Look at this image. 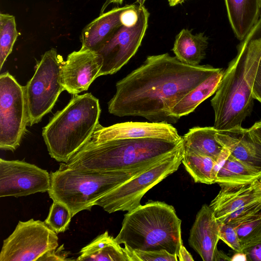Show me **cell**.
<instances>
[{"instance_id": "1", "label": "cell", "mask_w": 261, "mask_h": 261, "mask_svg": "<svg viewBox=\"0 0 261 261\" xmlns=\"http://www.w3.org/2000/svg\"><path fill=\"white\" fill-rule=\"evenodd\" d=\"M221 68L208 65L192 66L165 53L148 56L144 63L117 82L108 102L116 116H140L150 122L175 123L172 114L177 102Z\"/></svg>"}, {"instance_id": "2", "label": "cell", "mask_w": 261, "mask_h": 261, "mask_svg": "<svg viewBox=\"0 0 261 261\" xmlns=\"http://www.w3.org/2000/svg\"><path fill=\"white\" fill-rule=\"evenodd\" d=\"M260 58L261 17L239 45L211 100L217 130L241 125L252 112V86Z\"/></svg>"}, {"instance_id": "3", "label": "cell", "mask_w": 261, "mask_h": 261, "mask_svg": "<svg viewBox=\"0 0 261 261\" xmlns=\"http://www.w3.org/2000/svg\"><path fill=\"white\" fill-rule=\"evenodd\" d=\"M182 147V140L144 138L99 141L91 139L64 164L88 170H124L160 160Z\"/></svg>"}, {"instance_id": "4", "label": "cell", "mask_w": 261, "mask_h": 261, "mask_svg": "<svg viewBox=\"0 0 261 261\" xmlns=\"http://www.w3.org/2000/svg\"><path fill=\"white\" fill-rule=\"evenodd\" d=\"M181 223L173 206L150 201L124 215L115 240L132 249L166 250L178 257L182 245Z\"/></svg>"}, {"instance_id": "5", "label": "cell", "mask_w": 261, "mask_h": 261, "mask_svg": "<svg viewBox=\"0 0 261 261\" xmlns=\"http://www.w3.org/2000/svg\"><path fill=\"white\" fill-rule=\"evenodd\" d=\"M163 159L115 171L84 170L62 163L58 170L50 174L48 193L53 200L65 205L72 217L82 211H90L94 203L105 194Z\"/></svg>"}, {"instance_id": "6", "label": "cell", "mask_w": 261, "mask_h": 261, "mask_svg": "<svg viewBox=\"0 0 261 261\" xmlns=\"http://www.w3.org/2000/svg\"><path fill=\"white\" fill-rule=\"evenodd\" d=\"M100 113L99 100L91 93L74 95L43 128L50 156L67 163L92 137L99 124Z\"/></svg>"}, {"instance_id": "7", "label": "cell", "mask_w": 261, "mask_h": 261, "mask_svg": "<svg viewBox=\"0 0 261 261\" xmlns=\"http://www.w3.org/2000/svg\"><path fill=\"white\" fill-rule=\"evenodd\" d=\"M183 148L165 158L151 168L121 184L97 200L109 213L130 211L141 205L143 196L150 189L175 172L182 163Z\"/></svg>"}, {"instance_id": "8", "label": "cell", "mask_w": 261, "mask_h": 261, "mask_svg": "<svg viewBox=\"0 0 261 261\" xmlns=\"http://www.w3.org/2000/svg\"><path fill=\"white\" fill-rule=\"evenodd\" d=\"M62 56L55 48L46 51L25 88L29 124L38 123L54 108L64 90L61 79Z\"/></svg>"}, {"instance_id": "9", "label": "cell", "mask_w": 261, "mask_h": 261, "mask_svg": "<svg viewBox=\"0 0 261 261\" xmlns=\"http://www.w3.org/2000/svg\"><path fill=\"white\" fill-rule=\"evenodd\" d=\"M29 123L25 88L9 72L0 75V148L14 151Z\"/></svg>"}, {"instance_id": "10", "label": "cell", "mask_w": 261, "mask_h": 261, "mask_svg": "<svg viewBox=\"0 0 261 261\" xmlns=\"http://www.w3.org/2000/svg\"><path fill=\"white\" fill-rule=\"evenodd\" d=\"M58 245L57 233L44 221L33 219L19 221L14 231L3 241L0 261H37Z\"/></svg>"}, {"instance_id": "11", "label": "cell", "mask_w": 261, "mask_h": 261, "mask_svg": "<svg viewBox=\"0 0 261 261\" xmlns=\"http://www.w3.org/2000/svg\"><path fill=\"white\" fill-rule=\"evenodd\" d=\"M149 13L139 5L138 18L131 26L122 25L97 52L103 59L99 76L119 71L135 55L140 46L148 25Z\"/></svg>"}, {"instance_id": "12", "label": "cell", "mask_w": 261, "mask_h": 261, "mask_svg": "<svg viewBox=\"0 0 261 261\" xmlns=\"http://www.w3.org/2000/svg\"><path fill=\"white\" fill-rule=\"evenodd\" d=\"M50 175L45 170L19 160H0V197H22L48 192Z\"/></svg>"}, {"instance_id": "13", "label": "cell", "mask_w": 261, "mask_h": 261, "mask_svg": "<svg viewBox=\"0 0 261 261\" xmlns=\"http://www.w3.org/2000/svg\"><path fill=\"white\" fill-rule=\"evenodd\" d=\"M103 65L101 56L96 51L81 48L68 55L61 66V79L64 90L77 95L87 91L99 76Z\"/></svg>"}, {"instance_id": "14", "label": "cell", "mask_w": 261, "mask_h": 261, "mask_svg": "<svg viewBox=\"0 0 261 261\" xmlns=\"http://www.w3.org/2000/svg\"><path fill=\"white\" fill-rule=\"evenodd\" d=\"M144 138H158L173 141L182 140L176 129L165 122H126L108 127L99 124L91 139L101 141Z\"/></svg>"}, {"instance_id": "15", "label": "cell", "mask_w": 261, "mask_h": 261, "mask_svg": "<svg viewBox=\"0 0 261 261\" xmlns=\"http://www.w3.org/2000/svg\"><path fill=\"white\" fill-rule=\"evenodd\" d=\"M221 189L209 206L219 223L235 211L261 199L259 179L242 184H220Z\"/></svg>"}, {"instance_id": "16", "label": "cell", "mask_w": 261, "mask_h": 261, "mask_svg": "<svg viewBox=\"0 0 261 261\" xmlns=\"http://www.w3.org/2000/svg\"><path fill=\"white\" fill-rule=\"evenodd\" d=\"M219 240V223L209 205L204 204L190 229L189 244L203 261H214Z\"/></svg>"}, {"instance_id": "17", "label": "cell", "mask_w": 261, "mask_h": 261, "mask_svg": "<svg viewBox=\"0 0 261 261\" xmlns=\"http://www.w3.org/2000/svg\"><path fill=\"white\" fill-rule=\"evenodd\" d=\"M217 141L230 155L261 171V144L241 125L216 133Z\"/></svg>"}, {"instance_id": "18", "label": "cell", "mask_w": 261, "mask_h": 261, "mask_svg": "<svg viewBox=\"0 0 261 261\" xmlns=\"http://www.w3.org/2000/svg\"><path fill=\"white\" fill-rule=\"evenodd\" d=\"M128 5L115 7L101 13L83 30L82 48L98 51L122 25L121 15Z\"/></svg>"}, {"instance_id": "19", "label": "cell", "mask_w": 261, "mask_h": 261, "mask_svg": "<svg viewBox=\"0 0 261 261\" xmlns=\"http://www.w3.org/2000/svg\"><path fill=\"white\" fill-rule=\"evenodd\" d=\"M215 183L242 184L259 179L261 171L232 156L224 148L214 169Z\"/></svg>"}, {"instance_id": "20", "label": "cell", "mask_w": 261, "mask_h": 261, "mask_svg": "<svg viewBox=\"0 0 261 261\" xmlns=\"http://www.w3.org/2000/svg\"><path fill=\"white\" fill-rule=\"evenodd\" d=\"M224 1L233 33L242 41L260 18V0Z\"/></svg>"}, {"instance_id": "21", "label": "cell", "mask_w": 261, "mask_h": 261, "mask_svg": "<svg viewBox=\"0 0 261 261\" xmlns=\"http://www.w3.org/2000/svg\"><path fill=\"white\" fill-rule=\"evenodd\" d=\"M208 38L203 33H192L183 29L176 36L172 51L180 62L192 66H197L206 55Z\"/></svg>"}, {"instance_id": "22", "label": "cell", "mask_w": 261, "mask_h": 261, "mask_svg": "<svg viewBox=\"0 0 261 261\" xmlns=\"http://www.w3.org/2000/svg\"><path fill=\"white\" fill-rule=\"evenodd\" d=\"M79 253L76 260L129 261L124 248L107 231L95 238Z\"/></svg>"}, {"instance_id": "23", "label": "cell", "mask_w": 261, "mask_h": 261, "mask_svg": "<svg viewBox=\"0 0 261 261\" xmlns=\"http://www.w3.org/2000/svg\"><path fill=\"white\" fill-rule=\"evenodd\" d=\"M214 126L194 127L182 137L184 152H192L217 160L224 148L216 138Z\"/></svg>"}, {"instance_id": "24", "label": "cell", "mask_w": 261, "mask_h": 261, "mask_svg": "<svg viewBox=\"0 0 261 261\" xmlns=\"http://www.w3.org/2000/svg\"><path fill=\"white\" fill-rule=\"evenodd\" d=\"M224 71L221 68L182 97L172 109L173 116L178 120L181 117L193 112L201 103L215 93Z\"/></svg>"}, {"instance_id": "25", "label": "cell", "mask_w": 261, "mask_h": 261, "mask_svg": "<svg viewBox=\"0 0 261 261\" xmlns=\"http://www.w3.org/2000/svg\"><path fill=\"white\" fill-rule=\"evenodd\" d=\"M216 160L192 152H184L182 163L195 182L207 185L215 183L214 169Z\"/></svg>"}, {"instance_id": "26", "label": "cell", "mask_w": 261, "mask_h": 261, "mask_svg": "<svg viewBox=\"0 0 261 261\" xmlns=\"http://www.w3.org/2000/svg\"><path fill=\"white\" fill-rule=\"evenodd\" d=\"M15 17L0 13V69L11 53L14 44L19 36Z\"/></svg>"}, {"instance_id": "27", "label": "cell", "mask_w": 261, "mask_h": 261, "mask_svg": "<svg viewBox=\"0 0 261 261\" xmlns=\"http://www.w3.org/2000/svg\"><path fill=\"white\" fill-rule=\"evenodd\" d=\"M231 225L236 229L242 249L261 240V212Z\"/></svg>"}, {"instance_id": "28", "label": "cell", "mask_w": 261, "mask_h": 261, "mask_svg": "<svg viewBox=\"0 0 261 261\" xmlns=\"http://www.w3.org/2000/svg\"><path fill=\"white\" fill-rule=\"evenodd\" d=\"M72 218L69 210L62 203L53 200L45 223L57 234L65 232Z\"/></svg>"}, {"instance_id": "29", "label": "cell", "mask_w": 261, "mask_h": 261, "mask_svg": "<svg viewBox=\"0 0 261 261\" xmlns=\"http://www.w3.org/2000/svg\"><path fill=\"white\" fill-rule=\"evenodd\" d=\"M124 251L129 261H177V255L171 254L166 250L143 251L134 250L126 246Z\"/></svg>"}, {"instance_id": "30", "label": "cell", "mask_w": 261, "mask_h": 261, "mask_svg": "<svg viewBox=\"0 0 261 261\" xmlns=\"http://www.w3.org/2000/svg\"><path fill=\"white\" fill-rule=\"evenodd\" d=\"M219 223V238L237 253H241L242 247L234 227L224 223Z\"/></svg>"}, {"instance_id": "31", "label": "cell", "mask_w": 261, "mask_h": 261, "mask_svg": "<svg viewBox=\"0 0 261 261\" xmlns=\"http://www.w3.org/2000/svg\"><path fill=\"white\" fill-rule=\"evenodd\" d=\"M64 245H62L55 249H53L47 252L42 256L40 257L37 261L43 260H74L73 258H68L69 252L64 249Z\"/></svg>"}, {"instance_id": "32", "label": "cell", "mask_w": 261, "mask_h": 261, "mask_svg": "<svg viewBox=\"0 0 261 261\" xmlns=\"http://www.w3.org/2000/svg\"><path fill=\"white\" fill-rule=\"evenodd\" d=\"M241 253L246 260L261 261V240L244 247Z\"/></svg>"}, {"instance_id": "33", "label": "cell", "mask_w": 261, "mask_h": 261, "mask_svg": "<svg viewBox=\"0 0 261 261\" xmlns=\"http://www.w3.org/2000/svg\"><path fill=\"white\" fill-rule=\"evenodd\" d=\"M252 95L254 99L261 103V58L253 83Z\"/></svg>"}, {"instance_id": "34", "label": "cell", "mask_w": 261, "mask_h": 261, "mask_svg": "<svg viewBox=\"0 0 261 261\" xmlns=\"http://www.w3.org/2000/svg\"><path fill=\"white\" fill-rule=\"evenodd\" d=\"M251 135L261 144V120L248 128Z\"/></svg>"}, {"instance_id": "35", "label": "cell", "mask_w": 261, "mask_h": 261, "mask_svg": "<svg viewBox=\"0 0 261 261\" xmlns=\"http://www.w3.org/2000/svg\"><path fill=\"white\" fill-rule=\"evenodd\" d=\"M178 260L180 261H193L194 258H193L191 254L188 252L186 248L181 245L179 250L178 255Z\"/></svg>"}, {"instance_id": "36", "label": "cell", "mask_w": 261, "mask_h": 261, "mask_svg": "<svg viewBox=\"0 0 261 261\" xmlns=\"http://www.w3.org/2000/svg\"><path fill=\"white\" fill-rule=\"evenodd\" d=\"M220 260H231V258L221 251L218 250L214 258V261Z\"/></svg>"}, {"instance_id": "37", "label": "cell", "mask_w": 261, "mask_h": 261, "mask_svg": "<svg viewBox=\"0 0 261 261\" xmlns=\"http://www.w3.org/2000/svg\"><path fill=\"white\" fill-rule=\"evenodd\" d=\"M186 0H167L170 6L173 7L183 3Z\"/></svg>"}, {"instance_id": "38", "label": "cell", "mask_w": 261, "mask_h": 261, "mask_svg": "<svg viewBox=\"0 0 261 261\" xmlns=\"http://www.w3.org/2000/svg\"><path fill=\"white\" fill-rule=\"evenodd\" d=\"M123 2V0H109V2L108 4L110 3H115L117 4L121 5Z\"/></svg>"}, {"instance_id": "39", "label": "cell", "mask_w": 261, "mask_h": 261, "mask_svg": "<svg viewBox=\"0 0 261 261\" xmlns=\"http://www.w3.org/2000/svg\"><path fill=\"white\" fill-rule=\"evenodd\" d=\"M146 0H136L139 5H143Z\"/></svg>"}, {"instance_id": "40", "label": "cell", "mask_w": 261, "mask_h": 261, "mask_svg": "<svg viewBox=\"0 0 261 261\" xmlns=\"http://www.w3.org/2000/svg\"><path fill=\"white\" fill-rule=\"evenodd\" d=\"M259 181L261 182V176H260V177H259Z\"/></svg>"}, {"instance_id": "41", "label": "cell", "mask_w": 261, "mask_h": 261, "mask_svg": "<svg viewBox=\"0 0 261 261\" xmlns=\"http://www.w3.org/2000/svg\"><path fill=\"white\" fill-rule=\"evenodd\" d=\"M260 3H261V0H260Z\"/></svg>"}]
</instances>
